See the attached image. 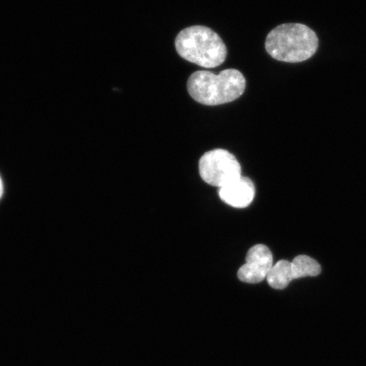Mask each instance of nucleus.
<instances>
[{"instance_id":"423d86ee","label":"nucleus","mask_w":366,"mask_h":366,"mask_svg":"<svg viewBox=\"0 0 366 366\" xmlns=\"http://www.w3.org/2000/svg\"><path fill=\"white\" fill-rule=\"evenodd\" d=\"M273 267L272 251L263 244H256L246 255V262L239 269V280L249 285H256L267 279Z\"/></svg>"},{"instance_id":"6e6552de","label":"nucleus","mask_w":366,"mask_h":366,"mask_svg":"<svg viewBox=\"0 0 366 366\" xmlns=\"http://www.w3.org/2000/svg\"><path fill=\"white\" fill-rule=\"evenodd\" d=\"M3 192H4L3 182H2L1 177H0V199H1V197L3 195Z\"/></svg>"},{"instance_id":"7ed1b4c3","label":"nucleus","mask_w":366,"mask_h":366,"mask_svg":"<svg viewBox=\"0 0 366 366\" xmlns=\"http://www.w3.org/2000/svg\"><path fill=\"white\" fill-rule=\"evenodd\" d=\"M175 45L182 58L204 68L222 65L227 56L221 36L207 26L187 27L177 36Z\"/></svg>"},{"instance_id":"0eeeda50","label":"nucleus","mask_w":366,"mask_h":366,"mask_svg":"<svg viewBox=\"0 0 366 366\" xmlns=\"http://www.w3.org/2000/svg\"><path fill=\"white\" fill-rule=\"evenodd\" d=\"M255 187L249 178L241 176L219 190V198L233 208L244 209L253 202Z\"/></svg>"},{"instance_id":"20e7f679","label":"nucleus","mask_w":366,"mask_h":366,"mask_svg":"<svg viewBox=\"0 0 366 366\" xmlns=\"http://www.w3.org/2000/svg\"><path fill=\"white\" fill-rule=\"evenodd\" d=\"M199 169L201 178L219 189L242 176L239 160L226 149L206 152L199 159Z\"/></svg>"},{"instance_id":"f03ea898","label":"nucleus","mask_w":366,"mask_h":366,"mask_svg":"<svg viewBox=\"0 0 366 366\" xmlns=\"http://www.w3.org/2000/svg\"><path fill=\"white\" fill-rule=\"evenodd\" d=\"M317 49V34L300 23H287L274 27L265 40V49L269 56L282 62L307 61Z\"/></svg>"},{"instance_id":"f257e3e1","label":"nucleus","mask_w":366,"mask_h":366,"mask_svg":"<svg viewBox=\"0 0 366 366\" xmlns=\"http://www.w3.org/2000/svg\"><path fill=\"white\" fill-rule=\"evenodd\" d=\"M245 88V77L236 69H227L219 74L198 71L187 81V91L191 97L209 107L234 102L244 93Z\"/></svg>"},{"instance_id":"39448f33","label":"nucleus","mask_w":366,"mask_h":366,"mask_svg":"<svg viewBox=\"0 0 366 366\" xmlns=\"http://www.w3.org/2000/svg\"><path fill=\"white\" fill-rule=\"evenodd\" d=\"M322 267L317 260L307 255H299L292 262L282 259L273 267L267 280L274 290H285L292 280L306 277H317Z\"/></svg>"}]
</instances>
